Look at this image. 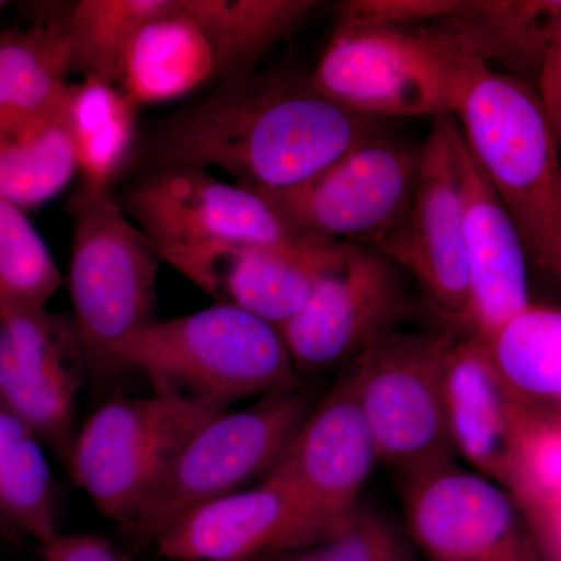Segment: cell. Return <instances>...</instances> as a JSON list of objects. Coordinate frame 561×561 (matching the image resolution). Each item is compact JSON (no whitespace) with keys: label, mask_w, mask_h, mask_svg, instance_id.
Wrapping results in <instances>:
<instances>
[{"label":"cell","mask_w":561,"mask_h":561,"mask_svg":"<svg viewBox=\"0 0 561 561\" xmlns=\"http://www.w3.org/2000/svg\"><path fill=\"white\" fill-rule=\"evenodd\" d=\"M224 411L157 393L113 398L77 432L70 474L105 518L127 527L184 443Z\"/></svg>","instance_id":"cell-8"},{"label":"cell","mask_w":561,"mask_h":561,"mask_svg":"<svg viewBox=\"0 0 561 561\" xmlns=\"http://www.w3.org/2000/svg\"><path fill=\"white\" fill-rule=\"evenodd\" d=\"M70 72L65 18L0 33V131L60 108Z\"/></svg>","instance_id":"cell-22"},{"label":"cell","mask_w":561,"mask_h":561,"mask_svg":"<svg viewBox=\"0 0 561 561\" xmlns=\"http://www.w3.org/2000/svg\"><path fill=\"white\" fill-rule=\"evenodd\" d=\"M73 219L69 295L90 371L119 368L122 350L154 321L160 256L111 191L80 187Z\"/></svg>","instance_id":"cell-5"},{"label":"cell","mask_w":561,"mask_h":561,"mask_svg":"<svg viewBox=\"0 0 561 561\" xmlns=\"http://www.w3.org/2000/svg\"><path fill=\"white\" fill-rule=\"evenodd\" d=\"M79 173L60 108L0 131V198L25 210L61 194Z\"/></svg>","instance_id":"cell-24"},{"label":"cell","mask_w":561,"mask_h":561,"mask_svg":"<svg viewBox=\"0 0 561 561\" xmlns=\"http://www.w3.org/2000/svg\"><path fill=\"white\" fill-rule=\"evenodd\" d=\"M483 345L519 398L561 405V308L531 305Z\"/></svg>","instance_id":"cell-27"},{"label":"cell","mask_w":561,"mask_h":561,"mask_svg":"<svg viewBox=\"0 0 561 561\" xmlns=\"http://www.w3.org/2000/svg\"><path fill=\"white\" fill-rule=\"evenodd\" d=\"M560 10L561 2L459 0L434 25L486 68L500 62L512 77L527 81L540 73Z\"/></svg>","instance_id":"cell-21"},{"label":"cell","mask_w":561,"mask_h":561,"mask_svg":"<svg viewBox=\"0 0 561 561\" xmlns=\"http://www.w3.org/2000/svg\"><path fill=\"white\" fill-rule=\"evenodd\" d=\"M485 69L434 24H337L311 80L324 98L362 116L435 119L456 116Z\"/></svg>","instance_id":"cell-3"},{"label":"cell","mask_w":561,"mask_h":561,"mask_svg":"<svg viewBox=\"0 0 561 561\" xmlns=\"http://www.w3.org/2000/svg\"><path fill=\"white\" fill-rule=\"evenodd\" d=\"M557 408H561V405H557Z\"/></svg>","instance_id":"cell-39"},{"label":"cell","mask_w":561,"mask_h":561,"mask_svg":"<svg viewBox=\"0 0 561 561\" xmlns=\"http://www.w3.org/2000/svg\"><path fill=\"white\" fill-rule=\"evenodd\" d=\"M313 0H184L219 51L225 77L250 72L319 7Z\"/></svg>","instance_id":"cell-26"},{"label":"cell","mask_w":561,"mask_h":561,"mask_svg":"<svg viewBox=\"0 0 561 561\" xmlns=\"http://www.w3.org/2000/svg\"><path fill=\"white\" fill-rule=\"evenodd\" d=\"M41 549L43 561H133L114 542L95 534H60Z\"/></svg>","instance_id":"cell-33"},{"label":"cell","mask_w":561,"mask_h":561,"mask_svg":"<svg viewBox=\"0 0 561 561\" xmlns=\"http://www.w3.org/2000/svg\"><path fill=\"white\" fill-rule=\"evenodd\" d=\"M446 411L457 456L511 493L523 398L478 339L460 335L446 365Z\"/></svg>","instance_id":"cell-19"},{"label":"cell","mask_w":561,"mask_h":561,"mask_svg":"<svg viewBox=\"0 0 561 561\" xmlns=\"http://www.w3.org/2000/svg\"><path fill=\"white\" fill-rule=\"evenodd\" d=\"M316 552L320 561H420L408 531L364 502Z\"/></svg>","instance_id":"cell-31"},{"label":"cell","mask_w":561,"mask_h":561,"mask_svg":"<svg viewBox=\"0 0 561 561\" xmlns=\"http://www.w3.org/2000/svg\"><path fill=\"white\" fill-rule=\"evenodd\" d=\"M83 348L72 317L44 309L0 317V408L68 461L83 382Z\"/></svg>","instance_id":"cell-15"},{"label":"cell","mask_w":561,"mask_h":561,"mask_svg":"<svg viewBox=\"0 0 561 561\" xmlns=\"http://www.w3.org/2000/svg\"><path fill=\"white\" fill-rule=\"evenodd\" d=\"M468 150L545 271L561 239V147L537 91L483 70L456 114Z\"/></svg>","instance_id":"cell-4"},{"label":"cell","mask_w":561,"mask_h":561,"mask_svg":"<svg viewBox=\"0 0 561 561\" xmlns=\"http://www.w3.org/2000/svg\"><path fill=\"white\" fill-rule=\"evenodd\" d=\"M119 203L154 250L221 243L302 249L323 241L295 230L257 192L224 183L205 169L142 173Z\"/></svg>","instance_id":"cell-10"},{"label":"cell","mask_w":561,"mask_h":561,"mask_svg":"<svg viewBox=\"0 0 561 561\" xmlns=\"http://www.w3.org/2000/svg\"><path fill=\"white\" fill-rule=\"evenodd\" d=\"M348 247L331 241L302 249L221 243L160 249L157 253L214 301L280 328L305 308L320 280L341 267Z\"/></svg>","instance_id":"cell-16"},{"label":"cell","mask_w":561,"mask_h":561,"mask_svg":"<svg viewBox=\"0 0 561 561\" xmlns=\"http://www.w3.org/2000/svg\"><path fill=\"white\" fill-rule=\"evenodd\" d=\"M470 313L465 337L486 343L531 306L526 247L511 213L468 150L459 146Z\"/></svg>","instance_id":"cell-18"},{"label":"cell","mask_w":561,"mask_h":561,"mask_svg":"<svg viewBox=\"0 0 561 561\" xmlns=\"http://www.w3.org/2000/svg\"><path fill=\"white\" fill-rule=\"evenodd\" d=\"M537 80L535 91L561 147V10Z\"/></svg>","instance_id":"cell-34"},{"label":"cell","mask_w":561,"mask_h":561,"mask_svg":"<svg viewBox=\"0 0 561 561\" xmlns=\"http://www.w3.org/2000/svg\"><path fill=\"white\" fill-rule=\"evenodd\" d=\"M62 113L76 147L80 187L111 191L139 146L138 106L116 84L84 77L69 83Z\"/></svg>","instance_id":"cell-23"},{"label":"cell","mask_w":561,"mask_h":561,"mask_svg":"<svg viewBox=\"0 0 561 561\" xmlns=\"http://www.w3.org/2000/svg\"><path fill=\"white\" fill-rule=\"evenodd\" d=\"M421 158L423 146L383 135L298 186L253 192L302 234L373 249L408 216L419 187Z\"/></svg>","instance_id":"cell-9"},{"label":"cell","mask_w":561,"mask_h":561,"mask_svg":"<svg viewBox=\"0 0 561 561\" xmlns=\"http://www.w3.org/2000/svg\"><path fill=\"white\" fill-rule=\"evenodd\" d=\"M341 527L278 479L206 502L151 546L168 561H276L313 551Z\"/></svg>","instance_id":"cell-14"},{"label":"cell","mask_w":561,"mask_h":561,"mask_svg":"<svg viewBox=\"0 0 561 561\" xmlns=\"http://www.w3.org/2000/svg\"><path fill=\"white\" fill-rule=\"evenodd\" d=\"M413 309L404 272L378 250L350 243L341 267L278 330L298 376L316 378L348 367L400 331Z\"/></svg>","instance_id":"cell-11"},{"label":"cell","mask_w":561,"mask_h":561,"mask_svg":"<svg viewBox=\"0 0 561 561\" xmlns=\"http://www.w3.org/2000/svg\"><path fill=\"white\" fill-rule=\"evenodd\" d=\"M459 0H346L337 3V24L423 27L456 9Z\"/></svg>","instance_id":"cell-32"},{"label":"cell","mask_w":561,"mask_h":561,"mask_svg":"<svg viewBox=\"0 0 561 561\" xmlns=\"http://www.w3.org/2000/svg\"><path fill=\"white\" fill-rule=\"evenodd\" d=\"M276 561H320L319 556H317L316 549L313 551L295 553V556L286 557V559H280Z\"/></svg>","instance_id":"cell-36"},{"label":"cell","mask_w":561,"mask_h":561,"mask_svg":"<svg viewBox=\"0 0 561 561\" xmlns=\"http://www.w3.org/2000/svg\"><path fill=\"white\" fill-rule=\"evenodd\" d=\"M402 481L405 531L424 561H546L526 513L500 483L456 460Z\"/></svg>","instance_id":"cell-13"},{"label":"cell","mask_w":561,"mask_h":561,"mask_svg":"<svg viewBox=\"0 0 561 561\" xmlns=\"http://www.w3.org/2000/svg\"><path fill=\"white\" fill-rule=\"evenodd\" d=\"M456 331H397L350 364L379 461L402 478L456 460L446 365Z\"/></svg>","instance_id":"cell-7"},{"label":"cell","mask_w":561,"mask_h":561,"mask_svg":"<svg viewBox=\"0 0 561 561\" xmlns=\"http://www.w3.org/2000/svg\"><path fill=\"white\" fill-rule=\"evenodd\" d=\"M7 7H9V3L3 2V0H0V13H2V11L7 9Z\"/></svg>","instance_id":"cell-38"},{"label":"cell","mask_w":561,"mask_h":561,"mask_svg":"<svg viewBox=\"0 0 561 561\" xmlns=\"http://www.w3.org/2000/svg\"><path fill=\"white\" fill-rule=\"evenodd\" d=\"M119 368L139 371L151 393L220 409L302 381L278 328L219 302L154 320L122 350Z\"/></svg>","instance_id":"cell-2"},{"label":"cell","mask_w":561,"mask_h":561,"mask_svg":"<svg viewBox=\"0 0 561 561\" xmlns=\"http://www.w3.org/2000/svg\"><path fill=\"white\" fill-rule=\"evenodd\" d=\"M0 515L14 540L49 545L58 530L54 476L41 440L0 408Z\"/></svg>","instance_id":"cell-25"},{"label":"cell","mask_w":561,"mask_h":561,"mask_svg":"<svg viewBox=\"0 0 561 561\" xmlns=\"http://www.w3.org/2000/svg\"><path fill=\"white\" fill-rule=\"evenodd\" d=\"M62 276L25 210L0 198V317L44 309Z\"/></svg>","instance_id":"cell-29"},{"label":"cell","mask_w":561,"mask_h":561,"mask_svg":"<svg viewBox=\"0 0 561 561\" xmlns=\"http://www.w3.org/2000/svg\"><path fill=\"white\" fill-rule=\"evenodd\" d=\"M545 272L561 286V239L557 249L553 250L551 260H549L548 265H546Z\"/></svg>","instance_id":"cell-35"},{"label":"cell","mask_w":561,"mask_h":561,"mask_svg":"<svg viewBox=\"0 0 561 561\" xmlns=\"http://www.w3.org/2000/svg\"><path fill=\"white\" fill-rule=\"evenodd\" d=\"M164 5V0H80L65 18L70 70L119 83L125 51L136 32Z\"/></svg>","instance_id":"cell-28"},{"label":"cell","mask_w":561,"mask_h":561,"mask_svg":"<svg viewBox=\"0 0 561 561\" xmlns=\"http://www.w3.org/2000/svg\"><path fill=\"white\" fill-rule=\"evenodd\" d=\"M511 494L527 518L561 504V408L524 400Z\"/></svg>","instance_id":"cell-30"},{"label":"cell","mask_w":561,"mask_h":561,"mask_svg":"<svg viewBox=\"0 0 561 561\" xmlns=\"http://www.w3.org/2000/svg\"><path fill=\"white\" fill-rule=\"evenodd\" d=\"M460 140L456 116L435 117L423 144L419 187L411 209L373 249L416 280L449 330L467 335L470 286L465 256Z\"/></svg>","instance_id":"cell-12"},{"label":"cell","mask_w":561,"mask_h":561,"mask_svg":"<svg viewBox=\"0 0 561 561\" xmlns=\"http://www.w3.org/2000/svg\"><path fill=\"white\" fill-rule=\"evenodd\" d=\"M317 400L298 383L238 411L217 413L184 443L124 529L142 545H151L187 512L267 478Z\"/></svg>","instance_id":"cell-6"},{"label":"cell","mask_w":561,"mask_h":561,"mask_svg":"<svg viewBox=\"0 0 561 561\" xmlns=\"http://www.w3.org/2000/svg\"><path fill=\"white\" fill-rule=\"evenodd\" d=\"M216 80L227 77L208 32L184 0H164L125 51L117 87L140 108L180 101Z\"/></svg>","instance_id":"cell-20"},{"label":"cell","mask_w":561,"mask_h":561,"mask_svg":"<svg viewBox=\"0 0 561 561\" xmlns=\"http://www.w3.org/2000/svg\"><path fill=\"white\" fill-rule=\"evenodd\" d=\"M378 463L353 373L346 367L313 404L268 476L342 524L362 504V493Z\"/></svg>","instance_id":"cell-17"},{"label":"cell","mask_w":561,"mask_h":561,"mask_svg":"<svg viewBox=\"0 0 561 561\" xmlns=\"http://www.w3.org/2000/svg\"><path fill=\"white\" fill-rule=\"evenodd\" d=\"M383 122L324 98L311 73L253 69L161 121L130 169L217 168L247 190L284 191L383 136Z\"/></svg>","instance_id":"cell-1"},{"label":"cell","mask_w":561,"mask_h":561,"mask_svg":"<svg viewBox=\"0 0 561 561\" xmlns=\"http://www.w3.org/2000/svg\"><path fill=\"white\" fill-rule=\"evenodd\" d=\"M0 535L10 538V540H14L13 535H11V531L9 529V526H7L5 522H3L2 515H0Z\"/></svg>","instance_id":"cell-37"}]
</instances>
